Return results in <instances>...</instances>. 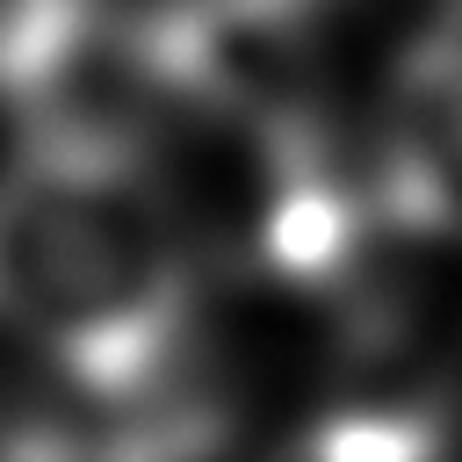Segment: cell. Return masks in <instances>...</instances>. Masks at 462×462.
<instances>
[{"label":"cell","instance_id":"1","mask_svg":"<svg viewBox=\"0 0 462 462\" xmlns=\"http://www.w3.org/2000/svg\"><path fill=\"white\" fill-rule=\"evenodd\" d=\"M188 231L130 144L29 137L0 166V325L87 390H152L188 339Z\"/></svg>","mask_w":462,"mask_h":462},{"label":"cell","instance_id":"2","mask_svg":"<svg viewBox=\"0 0 462 462\" xmlns=\"http://www.w3.org/2000/svg\"><path fill=\"white\" fill-rule=\"evenodd\" d=\"M375 195L397 224L462 245V0L390 51Z\"/></svg>","mask_w":462,"mask_h":462},{"label":"cell","instance_id":"3","mask_svg":"<svg viewBox=\"0 0 462 462\" xmlns=\"http://www.w3.org/2000/svg\"><path fill=\"white\" fill-rule=\"evenodd\" d=\"M108 36L101 0H0V101L36 116Z\"/></svg>","mask_w":462,"mask_h":462},{"label":"cell","instance_id":"4","mask_svg":"<svg viewBox=\"0 0 462 462\" xmlns=\"http://www.w3.org/2000/svg\"><path fill=\"white\" fill-rule=\"evenodd\" d=\"M0 462H65V455L51 440H36V433H22V426L0 419Z\"/></svg>","mask_w":462,"mask_h":462}]
</instances>
